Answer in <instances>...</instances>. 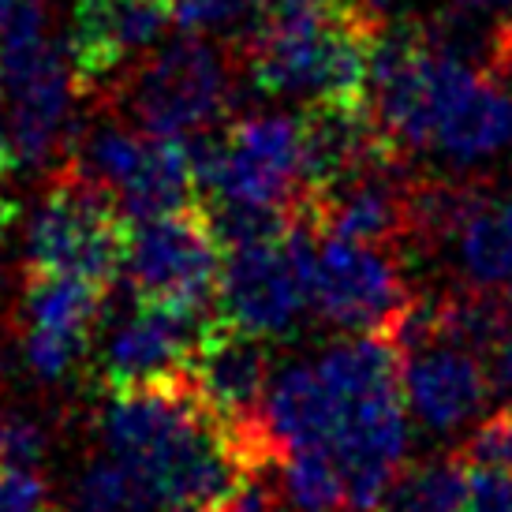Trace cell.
Returning a JSON list of instances; mask_svg holds the SVG:
<instances>
[{
	"mask_svg": "<svg viewBox=\"0 0 512 512\" xmlns=\"http://www.w3.org/2000/svg\"><path fill=\"white\" fill-rule=\"evenodd\" d=\"M94 430L105 456L131 475L143 512L214 505L247 479L225 423L187 370L165 382L109 389Z\"/></svg>",
	"mask_w": 512,
	"mask_h": 512,
	"instance_id": "1",
	"label": "cell"
},
{
	"mask_svg": "<svg viewBox=\"0 0 512 512\" xmlns=\"http://www.w3.org/2000/svg\"><path fill=\"white\" fill-rule=\"evenodd\" d=\"M128 217L98 184L60 165L27 228V270L109 285L124 273Z\"/></svg>",
	"mask_w": 512,
	"mask_h": 512,
	"instance_id": "3",
	"label": "cell"
},
{
	"mask_svg": "<svg viewBox=\"0 0 512 512\" xmlns=\"http://www.w3.org/2000/svg\"><path fill=\"white\" fill-rule=\"evenodd\" d=\"M105 299H109V285L86 281V277H68V273L27 270L23 299H19L23 329L79 344L86 352L101 314H105Z\"/></svg>",
	"mask_w": 512,
	"mask_h": 512,
	"instance_id": "11",
	"label": "cell"
},
{
	"mask_svg": "<svg viewBox=\"0 0 512 512\" xmlns=\"http://www.w3.org/2000/svg\"><path fill=\"white\" fill-rule=\"evenodd\" d=\"M225 247L202 214V206H187L176 214L146 217L128 225L124 277L135 299L176 303V307H217V277Z\"/></svg>",
	"mask_w": 512,
	"mask_h": 512,
	"instance_id": "4",
	"label": "cell"
},
{
	"mask_svg": "<svg viewBox=\"0 0 512 512\" xmlns=\"http://www.w3.org/2000/svg\"><path fill=\"white\" fill-rule=\"evenodd\" d=\"M0 512H45V483L38 468L0 464Z\"/></svg>",
	"mask_w": 512,
	"mask_h": 512,
	"instance_id": "20",
	"label": "cell"
},
{
	"mask_svg": "<svg viewBox=\"0 0 512 512\" xmlns=\"http://www.w3.org/2000/svg\"><path fill=\"white\" fill-rule=\"evenodd\" d=\"M214 318L217 314L199 307L139 299L135 311L124 314L101 344L94 363L98 382L109 393V389H131L184 374Z\"/></svg>",
	"mask_w": 512,
	"mask_h": 512,
	"instance_id": "7",
	"label": "cell"
},
{
	"mask_svg": "<svg viewBox=\"0 0 512 512\" xmlns=\"http://www.w3.org/2000/svg\"><path fill=\"white\" fill-rule=\"evenodd\" d=\"M356 4H363V8H370V12H378V15H382V8H378L382 0H356Z\"/></svg>",
	"mask_w": 512,
	"mask_h": 512,
	"instance_id": "26",
	"label": "cell"
},
{
	"mask_svg": "<svg viewBox=\"0 0 512 512\" xmlns=\"http://www.w3.org/2000/svg\"><path fill=\"white\" fill-rule=\"evenodd\" d=\"M172 8H176V27L195 34V30L236 27L255 8H266V0H172Z\"/></svg>",
	"mask_w": 512,
	"mask_h": 512,
	"instance_id": "19",
	"label": "cell"
},
{
	"mask_svg": "<svg viewBox=\"0 0 512 512\" xmlns=\"http://www.w3.org/2000/svg\"><path fill=\"white\" fill-rule=\"evenodd\" d=\"M281 490L299 512H337L344 505V475L326 445H296L281 453Z\"/></svg>",
	"mask_w": 512,
	"mask_h": 512,
	"instance_id": "15",
	"label": "cell"
},
{
	"mask_svg": "<svg viewBox=\"0 0 512 512\" xmlns=\"http://www.w3.org/2000/svg\"><path fill=\"white\" fill-rule=\"evenodd\" d=\"M456 247L471 288H494L512 277V199L483 195L456 232Z\"/></svg>",
	"mask_w": 512,
	"mask_h": 512,
	"instance_id": "13",
	"label": "cell"
},
{
	"mask_svg": "<svg viewBox=\"0 0 512 512\" xmlns=\"http://www.w3.org/2000/svg\"><path fill=\"white\" fill-rule=\"evenodd\" d=\"M460 456L468 460V468H509L512 471V404L501 412L486 415L475 427Z\"/></svg>",
	"mask_w": 512,
	"mask_h": 512,
	"instance_id": "18",
	"label": "cell"
},
{
	"mask_svg": "<svg viewBox=\"0 0 512 512\" xmlns=\"http://www.w3.org/2000/svg\"><path fill=\"white\" fill-rule=\"evenodd\" d=\"M49 449V434L38 419L15 408H0V464L12 468H38Z\"/></svg>",
	"mask_w": 512,
	"mask_h": 512,
	"instance_id": "17",
	"label": "cell"
},
{
	"mask_svg": "<svg viewBox=\"0 0 512 512\" xmlns=\"http://www.w3.org/2000/svg\"><path fill=\"white\" fill-rule=\"evenodd\" d=\"M19 4H23V0H0V23H4V19H8L15 8H19Z\"/></svg>",
	"mask_w": 512,
	"mask_h": 512,
	"instance_id": "24",
	"label": "cell"
},
{
	"mask_svg": "<svg viewBox=\"0 0 512 512\" xmlns=\"http://www.w3.org/2000/svg\"><path fill=\"white\" fill-rule=\"evenodd\" d=\"M341 393L322 378L318 367H292L285 370L266 393L262 419L273 434L277 449H296V445H329L344 419Z\"/></svg>",
	"mask_w": 512,
	"mask_h": 512,
	"instance_id": "10",
	"label": "cell"
},
{
	"mask_svg": "<svg viewBox=\"0 0 512 512\" xmlns=\"http://www.w3.org/2000/svg\"><path fill=\"white\" fill-rule=\"evenodd\" d=\"M307 299L326 322L352 333H385L412 303L400 270L367 243L326 236L307 258Z\"/></svg>",
	"mask_w": 512,
	"mask_h": 512,
	"instance_id": "6",
	"label": "cell"
},
{
	"mask_svg": "<svg viewBox=\"0 0 512 512\" xmlns=\"http://www.w3.org/2000/svg\"><path fill=\"white\" fill-rule=\"evenodd\" d=\"M172 23V0H75L68 57L79 86L98 94L116 83L135 60L154 53Z\"/></svg>",
	"mask_w": 512,
	"mask_h": 512,
	"instance_id": "8",
	"label": "cell"
},
{
	"mask_svg": "<svg viewBox=\"0 0 512 512\" xmlns=\"http://www.w3.org/2000/svg\"><path fill=\"white\" fill-rule=\"evenodd\" d=\"M494 393L490 374L475 352L456 344H427L408 352L404 363V400L415 419L434 434H449L471 423Z\"/></svg>",
	"mask_w": 512,
	"mask_h": 512,
	"instance_id": "9",
	"label": "cell"
},
{
	"mask_svg": "<svg viewBox=\"0 0 512 512\" xmlns=\"http://www.w3.org/2000/svg\"><path fill=\"white\" fill-rule=\"evenodd\" d=\"M19 169L15 165V150H12V135H8V113H4V94H0V187L4 180Z\"/></svg>",
	"mask_w": 512,
	"mask_h": 512,
	"instance_id": "23",
	"label": "cell"
},
{
	"mask_svg": "<svg viewBox=\"0 0 512 512\" xmlns=\"http://www.w3.org/2000/svg\"><path fill=\"white\" fill-rule=\"evenodd\" d=\"M214 512H277V490L266 483V475H247L236 490L214 501Z\"/></svg>",
	"mask_w": 512,
	"mask_h": 512,
	"instance_id": "22",
	"label": "cell"
},
{
	"mask_svg": "<svg viewBox=\"0 0 512 512\" xmlns=\"http://www.w3.org/2000/svg\"><path fill=\"white\" fill-rule=\"evenodd\" d=\"M72 512H143L131 475L113 456H101L75 479Z\"/></svg>",
	"mask_w": 512,
	"mask_h": 512,
	"instance_id": "16",
	"label": "cell"
},
{
	"mask_svg": "<svg viewBox=\"0 0 512 512\" xmlns=\"http://www.w3.org/2000/svg\"><path fill=\"white\" fill-rule=\"evenodd\" d=\"M509 307H512V285H509Z\"/></svg>",
	"mask_w": 512,
	"mask_h": 512,
	"instance_id": "27",
	"label": "cell"
},
{
	"mask_svg": "<svg viewBox=\"0 0 512 512\" xmlns=\"http://www.w3.org/2000/svg\"><path fill=\"white\" fill-rule=\"evenodd\" d=\"M314 236L296 217L285 240L232 247L217 277V314L255 337H285L303 307H311L307 258Z\"/></svg>",
	"mask_w": 512,
	"mask_h": 512,
	"instance_id": "5",
	"label": "cell"
},
{
	"mask_svg": "<svg viewBox=\"0 0 512 512\" xmlns=\"http://www.w3.org/2000/svg\"><path fill=\"white\" fill-rule=\"evenodd\" d=\"M512 139V94L483 75L441 120L434 146L453 165H479Z\"/></svg>",
	"mask_w": 512,
	"mask_h": 512,
	"instance_id": "12",
	"label": "cell"
},
{
	"mask_svg": "<svg viewBox=\"0 0 512 512\" xmlns=\"http://www.w3.org/2000/svg\"><path fill=\"white\" fill-rule=\"evenodd\" d=\"M232 98L228 53L199 34L135 60L116 83L98 90V101L131 120V128L165 139H187L221 120Z\"/></svg>",
	"mask_w": 512,
	"mask_h": 512,
	"instance_id": "2",
	"label": "cell"
},
{
	"mask_svg": "<svg viewBox=\"0 0 512 512\" xmlns=\"http://www.w3.org/2000/svg\"><path fill=\"white\" fill-rule=\"evenodd\" d=\"M169 512H214V505H172Z\"/></svg>",
	"mask_w": 512,
	"mask_h": 512,
	"instance_id": "25",
	"label": "cell"
},
{
	"mask_svg": "<svg viewBox=\"0 0 512 512\" xmlns=\"http://www.w3.org/2000/svg\"><path fill=\"white\" fill-rule=\"evenodd\" d=\"M468 475L464 456L397 471L374 512H468Z\"/></svg>",
	"mask_w": 512,
	"mask_h": 512,
	"instance_id": "14",
	"label": "cell"
},
{
	"mask_svg": "<svg viewBox=\"0 0 512 512\" xmlns=\"http://www.w3.org/2000/svg\"><path fill=\"white\" fill-rule=\"evenodd\" d=\"M468 512H512V471L509 468H471Z\"/></svg>",
	"mask_w": 512,
	"mask_h": 512,
	"instance_id": "21",
	"label": "cell"
}]
</instances>
